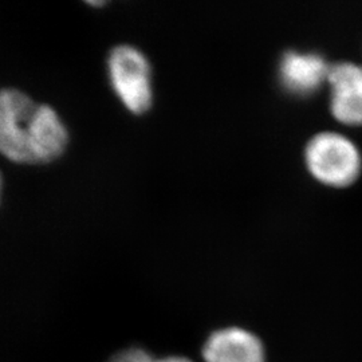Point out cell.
I'll list each match as a JSON object with an SVG mask.
<instances>
[{"label": "cell", "mask_w": 362, "mask_h": 362, "mask_svg": "<svg viewBox=\"0 0 362 362\" xmlns=\"http://www.w3.org/2000/svg\"><path fill=\"white\" fill-rule=\"evenodd\" d=\"M69 133L49 105L15 89L0 90V155L19 164H45L65 152Z\"/></svg>", "instance_id": "cell-1"}, {"label": "cell", "mask_w": 362, "mask_h": 362, "mask_svg": "<svg viewBox=\"0 0 362 362\" xmlns=\"http://www.w3.org/2000/svg\"><path fill=\"white\" fill-rule=\"evenodd\" d=\"M305 164L311 176L327 187H349L358 179L362 158L357 145L342 133L321 132L305 148Z\"/></svg>", "instance_id": "cell-2"}, {"label": "cell", "mask_w": 362, "mask_h": 362, "mask_svg": "<svg viewBox=\"0 0 362 362\" xmlns=\"http://www.w3.org/2000/svg\"><path fill=\"white\" fill-rule=\"evenodd\" d=\"M107 77L117 98L133 115L148 112L153 103L152 69L143 52L130 45L115 47L107 58Z\"/></svg>", "instance_id": "cell-3"}, {"label": "cell", "mask_w": 362, "mask_h": 362, "mask_svg": "<svg viewBox=\"0 0 362 362\" xmlns=\"http://www.w3.org/2000/svg\"><path fill=\"white\" fill-rule=\"evenodd\" d=\"M327 85L330 112L337 121L348 127L362 125V66L353 62L330 65Z\"/></svg>", "instance_id": "cell-4"}, {"label": "cell", "mask_w": 362, "mask_h": 362, "mask_svg": "<svg viewBox=\"0 0 362 362\" xmlns=\"http://www.w3.org/2000/svg\"><path fill=\"white\" fill-rule=\"evenodd\" d=\"M330 65L317 52H287L279 62L281 85L293 95L309 97L327 83Z\"/></svg>", "instance_id": "cell-5"}, {"label": "cell", "mask_w": 362, "mask_h": 362, "mask_svg": "<svg viewBox=\"0 0 362 362\" xmlns=\"http://www.w3.org/2000/svg\"><path fill=\"white\" fill-rule=\"evenodd\" d=\"M204 362H266L263 342L242 327H224L208 337L203 346Z\"/></svg>", "instance_id": "cell-6"}, {"label": "cell", "mask_w": 362, "mask_h": 362, "mask_svg": "<svg viewBox=\"0 0 362 362\" xmlns=\"http://www.w3.org/2000/svg\"><path fill=\"white\" fill-rule=\"evenodd\" d=\"M107 362H194L181 356L155 357L152 353L141 348H129L113 354Z\"/></svg>", "instance_id": "cell-7"}, {"label": "cell", "mask_w": 362, "mask_h": 362, "mask_svg": "<svg viewBox=\"0 0 362 362\" xmlns=\"http://www.w3.org/2000/svg\"><path fill=\"white\" fill-rule=\"evenodd\" d=\"M0 194H1V175H0Z\"/></svg>", "instance_id": "cell-8"}]
</instances>
